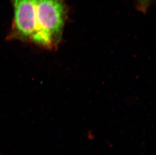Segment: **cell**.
I'll return each mask as SVG.
<instances>
[{
	"instance_id": "7a4b0ae2",
	"label": "cell",
	"mask_w": 156,
	"mask_h": 155,
	"mask_svg": "<svg viewBox=\"0 0 156 155\" xmlns=\"http://www.w3.org/2000/svg\"><path fill=\"white\" fill-rule=\"evenodd\" d=\"M14 8L13 21L8 37L10 40L35 43L37 34L35 0H10Z\"/></svg>"
},
{
	"instance_id": "6da1fadb",
	"label": "cell",
	"mask_w": 156,
	"mask_h": 155,
	"mask_svg": "<svg viewBox=\"0 0 156 155\" xmlns=\"http://www.w3.org/2000/svg\"><path fill=\"white\" fill-rule=\"evenodd\" d=\"M37 34L35 44L50 47L59 43L66 16L62 0H35Z\"/></svg>"
},
{
	"instance_id": "3957f363",
	"label": "cell",
	"mask_w": 156,
	"mask_h": 155,
	"mask_svg": "<svg viewBox=\"0 0 156 155\" xmlns=\"http://www.w3.org/2000/svg\"><path fill=\"white\" fill-rule=\"evenodd\" d=\"M140 1L143 4H146V3H147L148 0H140Z\"/></svg>"
}]
</instances>
